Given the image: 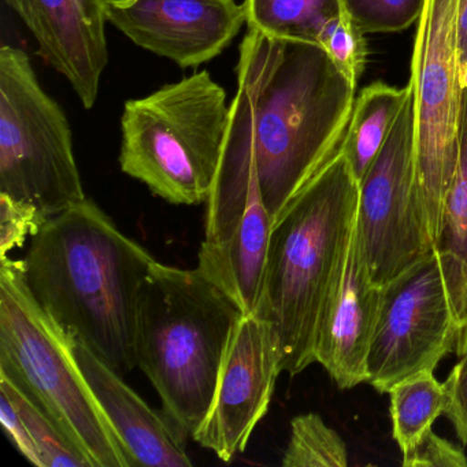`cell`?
<instances>
[{
  "label": "cell",
  "instance_id": "25",
  "mask_svg": "<svg viewBox=\"0 0 467 467\" xmlns=\"http://www.w3.org/2000/svg\"><path fill=\"white\" fill-rule=\"evenodd\" d=\"M48 217L36 206L0 193V259L23 248L28 237L42 231Z\"/></svg>",
  "mask_w": 467,
  "mask_h": 467
},
{
  "label": "cell",
  "instance_id": "22",
  "mask_svg": "<svg viewBox=\"0 0 467 467\" xmlns=\"http://www.w3.org/2000/svg\"><path fill=\"white\" fill-rule=\"evenodd\" d=\"M284 467H346L348 451L335 429L318 414L297 415L291 422V436L284 451Z\"/></svg>",
  "mask_w": 467,
  "mask_h": 467
},
{
  "label": "cell",
  "instance_id": "16",
  "mask_svg": "<svg viewBox=\"0 0 467 467\" xmlns=\"http://www.w3.org/2000/svg\"><path fill=\"white\" fill-rule=\"evenodd\" d=\"M273 218L255 184L232 236L223 243H202L198 269L220 286L244 316L255 314L264 296Z\"/></svg>",
  "mask_w": 467,
  "mask_h": 467
},
{
  "label": "cell",
  "instance_id": "10",
  "mask_svg": "<svg viewBox=\"0 0 467 467\" xmlns=\"http://www.w3.org/2000/svg\"><path fill=\"white\" fill-rule=\"evenodd\" d=\"M458 325L436 251L382 285L368 357V382L388 393L398 382L433 370L456 349Z\"/></svg>",
  "mask_w": 467,
  "mask_h": 467
},
{
  "label": "cell",
  "instance_id": "12",
  "mask_svg": "<svg viewBox=\"0 0 467 467\" xmlns=\"http://www.w3.org/2000/svg\"><path fill=\"white\" fill-rule=\"evenodd\" d=\"M108 20L138 47L188 69L220 57L247 16L237 0H109Z\"/></svg>",
  "mask_w": 467,
  "mask_h": 467
},
{
  "label": "cell",
  "instance_id": "17",
  "mask_svg": "<svg viewBox=\"0 0 467 467\" xmlns=\"http://www.w3.org/2000/svg\"><path fill=\"white\" fill-rule=\"evenodd\" d=\"M458 325V358L467 349V89L463 91L459 154L434 243Z\"/></svg>",
  "mask_w": 467,
  "mask_h": 467
},
{
  "label": "cell",
  "instance_id": "14",
  "mask_svg": "<svg viewBox=\"0 0 467 467\" xmlns=\"http://www.w3.org/2000/svg\"><path fill=\"white\" fill-rule=\"evenodd\" d=\"M382 285L371 277L358 218L346 262L327 300L316 343V362L340 389L368 382V357L381 305Z\"/></svg>",
  "mask_w": 467,
  "mask_h": 467
},
{
  "label": "cell",
  "instance_id": "7",
  "mask_svg": "<svg viewBox=\"0 0 467 467\" xmlns=\"http://www.w3.org/2000/svg\"><path fill=\"white\" fill-rule=\"evenodd\" d=\"M0 193L48 218L87 199L69 121L12 46L0 48Z\"/></svg>",
  "mask_w": 467,
  "mask_h": 467
},
{
  "label": "cell",
  "instance_id": "19",
  "mask_svg": "<svg viewBox=\"0 0 467 467\" xmlns=\"http://www.w3.org/2000/svg\"><path fill=\"white\" fill-rule=\"evenodd\" d=\"M244 7L248 29L318 46L327 24L347 13L343 0H244Z\"/></svg>",
  "mask_w": 467,
  "mask_h": 467
},
{
  "label": "cell",
  "instance_id": "20",
  "mask_svg": "<svg viewBox=\"0 0 467 467\" xmlns=\"http://www.w3.org/2000/svg\"><path fill=\"white\" fill-rule=\"evenodd\" d=\"M393 439L401 451L417 441L434 420L447 412L450 395L433 370L420 371L389 390Z\"/></svg>",
  "mask_w": 467,
  "mask_h": 467
},
{
  "label": "cell",
  "instance_id": "18",
  "mask_svg": "<svg viewBox=\"0 0 467 467\" xmlns=\"http://www.w3.org/2000/svg\"><path fill=\"white\" fill-rule=\"evenodd\" d=\"M409 92V84L403 88H395L377 81L362 89L355 99L340 152L358 182H362L384 146Z\"/></svg>",
  "mask_w": 467,
  "mask_h": 467
},
{
  "label": "cell",
  "instance_id": "24",
  "mask_svg": "<svg viewBox=\"0 0 467 467\" xmlns=\"http://www.w3.org/2000/svg\"><path fill=\"white\" fill-rule=\"evenodd\" d=\"M319 46L343 70L344 75L358 87L368 61L365 34L355 26L347 13L333 18L322 32Z\"/></svg>",
  "mask_w": 467,
  "mask_h": 467
},
{
  "label": "cell",
  "instance_id": "28",
  "mask_svg": "<svg viewBox=\"0 0 467 467\" xmlns=\"http://www.w3.org/2000/svg\"><path fill=\"white\" fill-rule=\"evenodd\" d=\"M0 420L6 431V436L17 448L18 452L35 466L45 467L36 442L32 439L20 412L17 411L10 399L2 392H0Z\"/></svg>",
  "mask_w": 467,
  "mask_h": 467
},
{
  "label": "cell",
  "instance_id": "21",
  "mask_svg": "<svg viewBox=\"0 0 467 467\" xmlns=\"http://www.w3.org/2000/svg\"><path fill=\"white\" fill-rule=\"evenodd\" d=\"M0 392L5 393L20 412L36 442L45 467H94L56 420L4 376H0Z\"/></svg>",
  "mask_w": 467,
  "mask_h": 467
},
{
  "label": "cell",
  "instance_id": "23",
  "mask_svg": "<svg viewBox=\"0 0 467 467\" xmlns=\"http://www.w3.org/2000/svg\"><path fill=\"white\" fill-rule=\"evenodd\" d=\"M347 15L365 35L403 32L420 20L426 0H343Z\"/></svg>",
  "mask_w": 467,
  "mask_h": 467
},
{
  "label": "cell",
  "instance_id": "9",
  "mask_svg": "<svg viewBox=\"0 0 467 467\" xmlns=\"http://www.w3.org/2000/svg\"><path fill=\"white\" fill-rule=\"evenodd\" d=\"M357 218L366 262L379 285L434 250L415 174L411 88L384 146L359 182Z\"/></svg>",
  "mask_w": 467,
  "mask_h": 467
},
{
  "label": "cell",
  "instance_id": "1",
  "mask_svg": "<svg viewBox=\"0 0 467 467\" xmlns=\"http://www.w3.org/2000/svg\"><path fill=\"white\" fill-rule=\"evenodd\" d=\"M220 168L206 201L204 243L228 240L255 184L278 220L340 151L357 86L322 46L248 29L239 50Z\"/></svg>",
  "mask_w": 467,
  "mask_h": 467
},
{
  "label": "cell",
  "instance_id": "6",
  "mask_svg": "<svg viewBox=\"0 0 467 467\" xmlns=\"http://www.w3.org/2000/svg\"><path fill=\"white\" fill-rule=\"evenodd\" d=\"M229 114L225 89L207 70L128 100L121 119V171L169 203H206Z\"/></svg>",
  "mask_w": 467,
  "mask_h": 467
},
{
  "label": "cell",
  "instance_id": "13",
  "mask_svg": "<svg viewBox=\"0 0 467 467\" xmlns=\"http://www.w3.org/2000/svg\"><path fill=\"white\" fill-rule=\"evenodd\" d=\"M37 43V53L61 73L87 110L99 97L109 64V0H5Z\"/></svg>",
  "mask_w": 467,
  "mask_h": 467
},
{
  "label": "cell",
  "instance_id": "15",
  "mask_svg": "<svg viewBox=\"0 0 467 467\" xmlns=\"http://www.w3.org/2000/svg\"><path fill=\"white\" fill-rule=\"evenodd\" d=\"M78 368L132 466L190 467L187 437L165 412L150 407L119 371L73 340Z\"/></svg>",
  "mask_w": 467,
  "mask_h": 467
},
{
  "label": "cell",
  "instance_id": "3",
  "mask_svg": "<svg viewBox=\"0 0 467 467\" xmlns=\"http://www.w3.org/2000/svg\"><path fill=\"white\" fill-rule=\"evenodd\" d=\"M358 195L359 182L338 151L273 223L264 296L255 314L272 327L281 370L289 376L316 362L317 335L343 272Z\"/></svg>",
  "mask_w": 467,
  "mask_h": 467
},
{
  "label": "cell",
  "instance_id": "5",
  "mask_svg": "<svg viewBox=\"0 0 467 467\" xmlns=\"http://www.w3.org/2000/svg\"><path fill=\"white\" fill-rule=\"evenodd\" d=\"M0 376L47 412L92 466L132 467L78 368L72 338L29 292L24 259H0Z\"/></svg>",
  "mask_w": 467,
  "mask_h": 467
},
{
  "label": "cell",
  "instance_id": "27",
  "mask_svg": "<svg viewBox=\"0 0 467 467\" xmlns=\"http://www.w3.org/2000/svg\"><path fill=\"white\" fill-rule=\"evenodd\" d=\"M444 384L450 395L445 415L452 422L459 440L467 447V349L459 357Z\"/></svg>",
  "mask_w": 467,
  "mask_h": 467
},
{
  "label": "cell",
  "instance_id": "29",
  "mask_svg": "<svg viewBox=\"0 0 467 467\" xmlns=\"http://www.w3.org/2000/svg\"><path fill=\"white\" fill-rule=\"evenodd\" d=\"M459 73L462 88L467 89V0H462L459 16Z\"/></svg>",
  "mask_w": 467,
  "mask_h": 467
},
{
  "label": "cell",
  "instance_id": "4",
  "mask_svg": "<svg viewBox=\"0 0 467 467\" xmlns=\"http://www.w3.org/2000/svg\"><path fill=\"white\" fill-rule=\"evenodd\" d=\"M239 306L201 270L155 261L141 289L138 368L185 437L201 428L214 398Z\"/></svg>",
  "mask_w": 467,
  "mask_h": 467
},
{
  "label": "cell",
  "instance_id": "26",
  "mask_svg": "<svg viewBox=\"0 0 467 467\" xmlns=\"http://www.w3.org/2000/svg\"><path fill=\"white\" fill-rule=\"evenodd\" d=\"M401 452L404 467H467V456L463 451L437 436L433 428L426 431Z\"/></svg>",
  "mask_w": 467,
  "mask_h": 467
},
{
  "label": "cell",
  "instance_id": "2",
  "mask_svg": "<svg viewBox=\"0 0 467 467\" xmlns=\"http://www.w3.org/2000/svg\"><path fill=\"white\" fill-rule=\"evenodd\" d=\"M155 261L87 198L32 237L24 273L65 333L127 376L138 368L139 303Z\"/></svg>",
  "mask_w": 467,
  "mask_h": 467
},
{
  "label": "cell",
  "instance_id": "11",
  "mask_svg": "<svg viewBox=\"0 0 467 467\" xmlns=\"http://www.w3.org/2000/svg\"><path fill=\"white\" fill-rule=\"evenodd\" d=\"M281 373L272 327L258 314L243 316L226 348L212 406L192 439L223 462L244 452L269 411Z\"/></svg>",
  "mask_w": 467,
  "mask_h": 467
},
{
  "label": "cell",
  "instance_id": "8",
  "mask_svg": "<svg viewBox=\"0 0 467 467\" xmlns=\"http://www.w3.org/2000/svg\"><path fill=\"white\" fill-rule=\"evenodd\" d=\"M462 0H426L417 23L409 86L414 99L415 174L436 243L459 154L463 88L459 73Z\"/></svg>",
  "mask_w": 467,
  "mask_h": 467
}]
</instances>
